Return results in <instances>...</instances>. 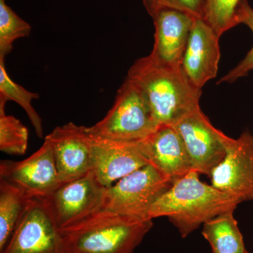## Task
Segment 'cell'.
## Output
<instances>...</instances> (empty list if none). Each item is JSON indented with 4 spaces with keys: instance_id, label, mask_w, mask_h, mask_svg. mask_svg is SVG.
Segmentation results:
<instances>
[{
    "instance_id": "6da1fadb",
    "label": "cell",
    "mask_w": 253,
    "mask_h": 253,
    "mask_svg": "<svg viewBox=\"0 0 253 253\" xmlns=\"http://www.w3.org/2000/svg\"><path fill=\"white\" fill-rule=\"evenodd\" d=\"M126 79L141 91L158 126H174L200 106L202 89L192 84L181 66H163L148 55L134 61Z\"/></svg>"
},
{
    "instance_id": "7a4b0ae2",
    "label": "cell",
    "mask_w": 253,
    "mask_h": 253,
    "mask_svg": "<svg viewBox=\"0 0 253 253\" xmlns=\"http://www.w3.org/2000/svg\"><path fill=\"white\" fill-rule=\"evenodd\" d=\"M195 170L173 182L154 203L149 217H167L186 238L206 221L221 213L235 211L241 204L236 196L223 192L200 179Z\"/></svg>"
},
{
    "instance_id": "3957f363",
    "label": "cell",
    "mask_w": 253,
    "mask_h": 253,
    "mask_svg": "<svg viewBox=\"0 0 253 253\" xmlns=\"http://www.w3.org/2000/svg\"><path fill=\"white\" fill-rule=\"evenodd\" d=\"M153 225L151 218L101 209L61 233L68 253H134Z\"/></svg>"
},
{
    "instance_id": "277c9868",
    "label": "cell",
    "mask_w": 253,
    "mask_h": 253,
    "mask_svg": "<svg viewBox=\"0 0 253 253\" xmlns=\"http://www.w3.org/2000/svg\"><path fill=\"white\" fill-rule=\"evenodd\" d=\"M158 124L137 87L126 79L116 93L111 109L102 120L86 126L88 132L111 140L141 142Z\"/></svg>"
},
{
    "instance_id": "5b68a950",
    "label": "cell",
    "mask_w": 253,
    "mask_h": 253,
    "mask_svg": "<svg viewBox=\"0 0 253 253\" xmlns=\"http://www.w3.org/2000/svg\"><path fill=\"white\" fill-rule=\"evenodd\" d=\"M172 184L152 165H146L107 187L103 209L141 219L151 218L153 205Z\"/></svg>"
},
{
    "instance_id": "8992f818",
    "label": "cell",
    "mask_w": 253,
    "mask_h": 253,
    "mask_svg": "<svg viewBox=\"0 0 253 253\" xmlns=\"http://www.w3.org/2000/svg\"><path fill=\"white\" fill-rule=\"evenodd\" d=\"M106 189L90 172L61 184L42 200L62 232L103 209Z\"/></svg>"
},
{
    "instance_id": "52a82bcc",
    "label": "cell",
    "mask_w": 253,
    "mask_h": 253,
    "mask_svg": "<svg viewBox=\"0 0 253 253\" xmlns=\"http://www.w3.org/2000/svg\"><path fill=\"white\" fill-rule=\"evenodd\" d=\"M0 253H68L63 234L42 199L31 200Z\"/></svg>"
},
{
    "instance_id": "ba28073f",
    "label": "cell",
    "mask_w": 253,
    "mask_h": 253,
    "mask_svg": "<svg viewBox=\"0 0 253 253\" xmlns=\"http://www.w3.org/2000/svg\"><path fill=\"white\" fill-rule=\"evenodd\" d=\"M173 126L184 141L194 170L209 176L225 156L232 138L213 126L201 106Z\"/></svg>"
},
{
    "instance_id": "9c48e42d",
    "label": "cell",
    "mask_w": 253,
    "mask_h": 253,
    "mask_svg": "<svg viewBox=\"0 0 253 253\" xmlns=\"http://www.w3.org/2000/svg\"><path fill=\"white\" fill-rule=\"evenodd\" d=\"M0 179L16 184L33 199H45L61 185L51 140L47 136L41 148L21 161H2Z\"/></svg>"
},
{
    "instance_id": "30bf717a",
    "label": "cell",
    "mask_w": 253,
    "mask_h": 253,
    "mask_svg": "<svg viewBox=\"0 0 253 253\" xmlns=\"http://www.w3.org/2000/svg\"><path fill=\"white\" fill-rule=\"evenodd\" d=\"M208 177L211 185L242 203L253 200V135L249 131L231 139L225 156Z\"/></svg>"
},
{
    "instance_id": "8fae6325",
    "label": "cell",
    "mask_w": 253,
    "mask_h": 253,
    "mask_svg": "<svg viewBox=\"0 0 253 253\" xmlns=\"http://www.w3.org/2000/svg\"><path fill=\"white\" fill-rule=\"evenodd\" d=\"M46 136L52 144L61 184L92 172V145L86 126L68 123L55 128Z\"/></svg>"
},
{
    "instance_id": "7c38bea8",
    "label": "cell",
    "mask_w": 253,
    "mask_h": 253,
    "mask_svg": "<svg viewBox=\"0 0 253 253\" xmlns=\"http://www.w3.org/2000/svg\"><path fill=\"white\" fill-rule=\"evenodd\" d=\"M89 134L92 145V172L106 187L150 164L139 142L114 141Z\"/></svg>"
},
{
    "instance_id": "4fadbf2b",
    "label": "cell",
    "mask_w": 253,
    "mask_h": 253,
    "mask_svg": "<svg viewBox=\"0 0 253 253\" xmlns=\"http://www.w3.org/2000/svg\"><path fill=\"white\" fill-rule=\"evenodd\" d=\"M219 38L204 19L195 20L181 67L199 89L217 76L220 59Z\"/></svg>"
},
{
    "instance_id": "5bb4252c",
    "label": "cell",
    "mask_w": 253,
    "mask_h": 253,
    "mask_svg": "<svg viewBox=\"0 0 253 253\" xmlns=\"http://www.w3.org/2000/svg\"><path fill=\"white\" fill-rule=\"evenodd\" d=\"M154 43L149 56L163 66H181L191 30L194 16L174 9H164L154 17Z\"/></svg>"
},
{
    "instance_id": "9a60e30c",
    "label": "cell",
    "mask_w": 253,
    "mask_h": 253,
    "mask_svg": "<svg viewBox=\"0 0 253 253\" xmlns=\"http://www.w3.org/2000/svg\"><path fill=\"white\" fill-rule=\"evenodd\" d=\"M139 143L150 164L172 183L194 170L184 141L174 126L160 125Z\"/></svg>"
},
{
    "instance_id": "2e32d148",
    "label": "cell",
    "mask_w": 253,
    "mask_h": 253,
    "mask_svg": "<svg viewBox=\"0 0 253 253\" xmlns=\"http://www.w3.org/2000/svg\"><path fill=\"white\" fill-rule=\"evenodd\" d=\"M234 212L221 213L204 224L202 235L211 245L212 253H248Z\"/></svg>"
},
{
    "instance_id": "e0dca14e",
    "label": "cell",
    "mask_w": 253,
    "mask_h": 253,
    "mask_svg": "<svg viewBox=\"0 0 253 253\" xmlns=\"http://www.w3.org/2000/svg\"><path fill=\"white\" fill-rule=\"evenodd\" d=\"M32 199L19 186L0 179V251L7 244Z\"/></svg>"
},
{
    "instance_id": "ac0fdd59",
    "label": "cell",
    "mask_w": 253,
    "mask_h": 253,
    "mask_svg": "<svg viewBox=\"0 0 253 253\" xmlns=\"http://www.w3.org/2000/svg\"><path fill=\"white\" fill-rule=\"evenodd\" d=\"M38 93L30 91L11 80L5 68L4 59L0 58V109H4L6 103L13 101L22 107L34 126L37 136L44 135L42 121L33 108V100L38 99Z\"/></svg>"
},
{
    "instance_id": "d6986e66",
    "label": "cell",
    "mask_w": 253,
    "mask_h": 253,
    "mask_svg": "<svg viewBox=\"0 0 253 253\" xmlns=\"http://www.w3.org/2000/svg\"><path fill=\"white\" fill-rule=\"evenodd\" d=\"M31 26L0 0V58L4 59L14 48V42L29 36Z\"/></svg>"
},
{
    "instance_id": "ffe728a7",
    "label": "cell",
    "mask_w": 253,
    "mask_h": 253,
    "mask_svg": "<svg viewBox=\"0 0 253 253\" xmlns=\"http://www.w3.org/2000/svg\"><path fill=\"white\" fill-rule=\"evenodd\" d=\"M243 0H206L204 20L221 37L237 26V13Z\"/></svg>"
},
{
    "instance_id": "44dd1931",
    "label": "cell",
    "mask_w": 253,
    "mask_h": 253,
    "mask_svg": "<svg viewBox=\"0 0 253 253\" xmlns=\"http://www.w3.org/2000/svg\"><path fill=\"white\" fill-rule=\"evenodd\" d=\"M27 127L14 116L0 109V150L12 155H23L27 151Z\"/></svg>"
},
{
    "instance_id": "7402d4cb",
    "label": "cell",
    "mask_w": 253,
    "mask_h": 253,
    "mask_svg": "<svg viewBox=\"0 0 253 253\" xmlns=\"http://www.w3.org/2000/svg\"><path fill=\"white\" fill-rule=\"evenodd\" d=\"M238 24L246 25L252 31L253 35V9L248 0H243L237 13ZM253 71V46L244 59L239 64L233 68L225 76L221 77L217 84L227 83L229 84L237 81L240 78L246 77L250 72Z\"/></svg>"
},
{
    "instance_id": "603a6c76",
    "label": "cell",
    "mask_w": 253,
    "mask_h": 253,
    "mask_svg": "<svg viewBox=\"0 0 253 253\" xmlns=\"http://www.w3.org/2000/svg\"><path fill=\"white\" fill-rule=\"evenodd\" d=\"M148 14L154 17L164 9H174L187 13L196 18L204 19L206 0H142Z\"/></svg>"
},
{
    "instance_id": "cb8c5ba5",
    "label": "cell",
    "mask_w": 253,
    "mask_h": 253,
    "mask_svg": "<svg viewBox=\"0 0 253 253\" xmlns=\"http://www.w3.org/2000/svg\"></svg>"
}]
</instances>
